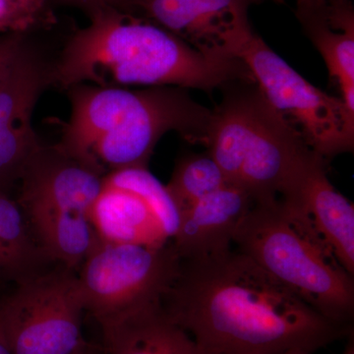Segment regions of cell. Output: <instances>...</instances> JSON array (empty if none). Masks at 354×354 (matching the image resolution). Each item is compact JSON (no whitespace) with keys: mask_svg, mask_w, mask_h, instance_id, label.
Returning <instances> with one entry per match:
<instances>
[{"mask_svg":"<svg viewBox=\"0 0 354 354\" xmlns=\"http://www.w3.org/2000/svg\"><path fill=\"white\" fill-rule=\"evenodd\" d=\"M0 354H11L10 349L7 346L6 339H4L3 335L0 332Z\"/></svg>","mask_w":354,"mask_h":354,"instance_id":"23","label":"cell"},{"mask_svg":"<svg viewBox=\"0 0 354 354\" xmlns=\"http://www.w3.org/2000/svg\"><path fill=\"white\" fill-rule=\"evenodd\" d=\"M74 270H48L0 297V332L11 354H73L85 342Z\"/></svg>","mask_w":354,"mask_h":354,"instance_id":"9","label":"cell"},{"mask_svg":"<svg viewBox=\"0 0 354 354\" xmlns=\"http://www.w3.org/2000/svg\"><path fill=\"white\" fill-rule=\"evenodd\" d=\"M68 120L62 122L57 145L106 176L125 167H146L160 139L176 132L205 147L212 109L187 88L131 90L78 84L66 88Z\"/></svg>","mask_w":354,"mask_h":354,"instance_id":"3","label":"cell"},{"mask_svg":"<svg viewBox=\"0 0 354 354\" xmlns=\"http://www.w3.org/2000/svg\"><path fill=\"white\" fill-rule=\"evenodd\" d=\"M22 35L0 36V78L6 73L23 46H25Z\"/></svg>","mask_w":354,"mask_h":354,"instance_id":"20","label":"cell"},{"mask_svg":"<svg viewBox=\"0 0 354 354\" xmlns=\"http://www.w3.org/2000/svg\"><path fill=\"white\" fill-rule=\"evenodd\" d=\"M101 328L106 354H207L162 304Z\"/></svg>","mask_w":354,"mask_h":354,"instance_id":"15","label":"cell"},{"mask_svg":"<svg viewBox=\"0 0 354 354\" xmlns=\"http://www.w3.org/2000/svg\"><path fill=\"white\" fill-rule=\"evenodd\" d=\"M255 205L245 191L227 183L180 214L174 246L181 260L199 259L232 247L241 221Z\"/></svg>","mask_w":354,"mask_h":354,"instance_id":"13","label":"cell"},{"mask_svg":"<svg viewBox=\"0 0 354 354\" xmlns=\"http://www.w3.org/2000/svg\"><path fill=\"white\" fill-rule=\"evenodd\" d=\"M344 354H354V346L353 339H351V342H349L348 346H346V351H344Z\"/></svg>","mask_w":354,"mask_h":354,"instance_id":"25","label":"cell"},{"mask_svg":"<svg viewBox=\"0 0 354 354\" xmlns=\"http://www.w3.org/2000/svg\"><path fill=\"white\" fill-rule=\"evenodd\" d=\"M221 92L212 109L207 152L227 183L245 191L255 205H297L312 172L325 160L274 111L255 79Z\"/></svg>","mask_w":354,"mask_h":354,"instance_id":"4","label":"cell"},{"mask_svg":"<svg viewBox=\"0 0 354 354\" xmlns=\"http://www.w3.org/2000/svg\"><path fill=\"white\" fill-rule=\"evenodd\" d=\"M55 23L48 0H0V36H24Z\"/></svg>","mask_w":354,"mask_h":354,"instance_id":"19","label":"cell"},{"mask_svg":"<svg viewBox=\"0 0 354 354\" xmlns=\"http://www.w3.org/2000/svg\"><path fill=\"white\" fill-rule=\"evenodd\" d=\"M174 244L100 241L77 274L84 308L100 326L162 304L180 268Z\"/></svg>","mask_w":354,"mask_h":354,"instance_id":"7","label":"cell"},{"mask_svg":"<svg viewBox=\"0 0 354 354\" xmlns=\"http://www.w3.org/2000/svg\"><path fill=\"white\" fill-rule=\"evenodd\" d=\"M278 354H312V353H310L309 351H304V349L293 348V349H290V351H283V353H278Z\"/></svg>","mask_w":354,"mask_h":354,"instance_id":"24","label":"cell"},{"mask_svg":"<svg viewBox=\"0 0 354 354\" xmlns=\"http://www.w3.org/2000/svg\"><path fill=\"white\" fill-rule=\"evenodd\" d=\"M270 104L329 164L354 148V111L297 73L254 32L239 53Z\"/></svg>","mask_w":354,"mask_h":354,"instance_id":"8","label":"cell"},{"mask_svg":"<svg viewBox=\"0 0 354 354\" xmlns=\"http://www.w3.org/2000/svg\"><path fill=\"white\" fill-rule=\"evenodd\" d=\"M50 263L17 200L0 190V283L16 285L38 276Z\"/></svg>","mask_w":354,"mask_h":354,"instance_id":"17","label":"cell"},{"mask_svg":"<svg viewBox=\"0 0 354 354\" xmlns=\"http://www.w3.org/2000/svg\"><path fill=\"white\" fill-rule=\"evenodd\" d=\"M237 250L332 322L351 327L353 276L319 236L301 207L254 205L234 236Z\"/></svg>","mask_w":354,"mask_h":354,"instance_id":"5","label":"cell"},{"mask_svg":"<svg viewBox=\"0 0 354 354\" xmlns=\"http://www.w3.org/2000/svg\"><path fill=\"white\" fill-rule=\"evenodd\" d=\"M227 183L220 167L206 152L193 153L179 160L165 187L180 216L193 204Z\"/></svg>","mask_w":354,"mask_h":354,"instance_id":"18","label":"cell"},{"mask_svg":"<svg viewBox=\"0 0 354 354\" xmlns=\"http://www.w3.org/2000/svg\"><path fill=\"white\" fill-rule=\"evenodd\" d=\"M102 348L85 342L73 354H101Z\"/></svg>","mask_w":354,"mask_h":354,"instance_id":"22","label":"cell"},{"mask_svg":"<svg viewBox=\"0 0 354 354\" xmlns=\"http://www.w3.org/2000/svg\"><path fill=\"white\" fill-rule=\"evenodd\" d=\"M104 176L57 144L41 145L26 165L16 200L51 262L76 271L101 241L90 213Z\"/></svg>","mask_w":354,"mask_h":354,"instance_id":"6","label":"cell"},{"mask_svg":"<svg viewBox=\"0 0 354 354\" xmlns=\"http://www.w3.org/2000/svg\"><path fill=\"white\" fill-rule=\"evenodd\" d=\"M51 70L25 44L0 78V190L7 193L43 145L32 120L39 95L53 82Z\"/></svg>","mask_w":354,"mask_h":354,"instance_id":"12","label":"cell"},{"mask_svg":"<svg viewBox=\"0 0 354 354\" xmlns=\"http://www.w3.org/2000/svg\"><path fill=\"white\" fill-rule=\"evenodd\" d=\"M327 165H317L298 206L344 270L354 276V206L330 183Z\"/></svg>","mask_w":354,"mask_h":354,"instance_id":"16","label":"cell"},{"mask_svg":"<svg viewBox=\"0 0 354 354\" xmlns=\"http://www.w3.org/2000/svg\"><path fill=\"white\" fill-rule=\"evenodd\" d=\"M90 220L102 241L164 247L174 244L180 216L165 185L134 167L104 176Z\"/></svg>","mask_w":354,"mask_h":354,"instance_id":"10","label":"cell"},{"mask_svg":"<svg viewBox=\"0 0 354 354\" xmlns=\"http://www.w3.org/2000/svg\"><path fill=\"white\" fill-rule=\"evenodd\" d=\"M272 1L277 2V3H283V0H272Z\"/></svg>","mask_w":354,"mask_h":354,"instance_id":"26","label":"cell"},{"mask_svg":"<svg viewBox=\"0 0 354 354\" xmlns=\"http://www.w3.org/2000/svg\"><path fill=\"white\" fill-rule=\"evenodd\" d=\"M295 16L322 55L342 100L354 111V6L351 0H297Z\"/></svg>","mask_w":354,"mask_h":354,"instance_id":"14","label":"cell"},{"mask_svg":"<svg viewBox=\"0 0 354 354\" xmlns=\"http://www.w3.org/2000/svg\"><path fill=\"white\" fill-rule=\"evenodd\" d=\"M62 1L81 7L87 13L102 7H113V8L131 13L129 0H62Z\"/></svg>","mask_w":354,"mask_h":354,"instance_id":"21","label":"cell"},{"mask_svg":"<svg viewBox=\"0 0 354 354\" xmlns=\"http://www.w3.org/2000/svg\"><path fill=\"white\" fill-rule=\"evenodd\" d=\"M162 307L207 354L313 353L351 333L234 247L181 260Z\"/></svg>","mask_w":354,"mask_h":354,"instance_id":"1","label":"cell"},{"mask_svg":"<svg viewBox=\"0 0 354 354\" xmlns=\"http://www.w3.org/2000/svg\"><path fill=\"white\" fill-rule=\"evenodd\" d=\"M88 15V25L72 35L51 70L53 82L64 90L78 84L169 86L211 94L254 79L241 58L203 53L136 14L102 7Z\"/></svg>","mask_w":354,"mask_h":354,"instance_id":"2","label":"cell"},{"mask_svg":"<svg viewBox=\"0 0 354 354\" xmlns=\"http://www.w3.org/2000/svg\"><path fill=\"white\" fill-rule=\"evenodd\" d=\"M260 0H129L131 13L155 23L197 50L239 58L254 34L249 9Z\"/></svg>","mask_w":354,"mask_h":354,"instance_id":"11","label":"cell"}]
</instances>
